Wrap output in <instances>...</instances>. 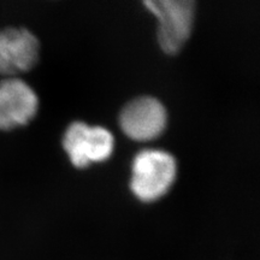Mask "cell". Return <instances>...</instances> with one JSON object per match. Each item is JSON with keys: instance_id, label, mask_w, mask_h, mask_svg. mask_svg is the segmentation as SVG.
I'll use <instances>...</instances> for the list:
<instances>
[{"instance_id": "6da1fadb", "label": "cell", "mask_w": 260, "mask_h": 260, "mask_svg": "<svg viewBox=\"0 0 260 260\" xmlns=\"http://www.w3.org/2000/svg\"><path fill=\"white\" fill-rule=\"evenodd\" d=\"M176 172V160L170 153L144 149L133 161L130 189L142 203H154L170 190Z\"/></svg>"}, {"instance_id": "7a4b0ae2", "label": "cell", "mask_w": 260, "mask_h": 260, "mask_svg": "<svg viewBox=\"0 0 260 260\" xmlns=\"http://www.w3.org/2000/svg\"><path fill=\"white\" fill-rule=\"evenodd\" d=\"M147 10L158 19V44L167 54H176L190 38L194 27L193 0H147Z\"/></svg>"}, {"instance_id": "3957f363", "label": "cell", "mask_w": 260, "mask_h": 260, "mask_svg": "<svg viewBox=\"0 0 260 260\" xmlns=\"http://www.w3.org/2000/svg\"><path fill=\"white\" fill-rule=\"evenodd\" d=\"M167 123L165 106L152 96L133 99L119 113L122 132L134 141L146 142L159 138L167 128Z\"/></svg>"}, {"instance_id": "277c9868", "label": "cell", "mask_w": 260, "mask_h": 260, "mask_svg": "<svg viewBox=\"0 0 260 260\" xmlns=\"http://www.w3.org/2000/svg\"><path fill=\"white\" fill-rule=\"evenodd\" d=\"M38 110L39 98L27 82L17 77L0 81V130L10 132L27 125Z\"/></svg>"}, {"instance_id": "5b68a950", "label": "cell", "mask_w": 260, "mask_h": 260, "mask_svg": "<svg viewBox=\"0 0 260 260\" xmlns=\"http://www.w3.org/2000/svg\"><path fill=\"white\" fill-rule=\"evenodd\" d=\"M40 42L29 29H0V75L27 73L39 61Z\"/></svg>"}, {"instance_id": "8992f818", "label": "cell", "mask_w": 260, "mask_h": 260, "mask_svg": "<svg viewBox=\"0 0 260 260\" xmlns=\"http://www.w3.org/2000/svg\"><path fill=\"white\" fill-rule=\"evenodd\" d=\"M115 148V139L103 126H88L84 141V155L88 165L103 162L111 157Z\"/></svg>"}, {"instance_id": "52a82bcc", "label": "cell", "mask_w": 260, "mask_h": 260, "mask_svg": "<svg viewBox=\"0 0 260 260\" xmlns=\"http://www.w3.org/2000/svg\"><path fill=\"white\" fill-rule=\"evenodd\" d=\"M88 124L83 122H74L68 126L63 138V147L69 155L71 164L77 169L88 168L84 157V140H86Z\"/></svg>"}]
</instances>
